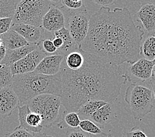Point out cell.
Returning a JSON list of instances; mask_svg holds the SVG:
<instances>
[{"instance_id":"obj_1","label":"cell","mask_w":155,"mask_h":137,"mask_svg":"<svg viewBox=\"0 0 155 137\" xmlns=\"http://www.w3.org/2000/svg\"><path fill=\"white\" fill-rule=\"evenodd\" d=\"M144 32L127 8L101 7L90 17L89 29L80 49L116 66L133 64L141 56Z\"/></svg>"},{"instance_id":"obj_2","label":"cell","mask_w":155,"mask_h":137,"mask_svg":"<svg viewBox=\"0 0 155 137\" xmlns=\"http://www.w3.org/2000/svg\"><path fill=\"white\" fill-rule=\"evenodd\" d=\"M84 56L82 67L76 71L61 65V103L66 112H76L87 101L101 100L113 104L127 83L120 66L107 63L101 59L78 49Z\"/></svg>"},{"instance_id":"obj_3","label":"cell","mask_w":155,"mask_h":137,"mask_svg":"<svg viewBox=\"0 0 155 137\" xmlns=\"http://www.w3.org/2000/svg\"><path fill=\"white\" fill-rule=\"evenodd\" d=\"M12 87L22 104L43 94L61 97V73L60 71L56 75L47 76L33 71L14 75Z\"/></svg>"},{"instance_id":"obj_4","label":"cell","mask_w":155,"mask_h":137,"mask_svg":"<svg viewBox=\"0 0 155 137\" xmlns=\"http://www.w3.org/2000/svg\"><path fill=\"white\" fill-rule=\"evenodd\" d=\"M52 3V1L48 0L15 1L12 23L41 27L43 17Z\"/></svg>"},{"instance_id":"obj_5","label":"cell","mask_w":155,"mask_h":137,"mask_svg":"<svg viewBox=\"0 0 155 137\" xmlns=\"http://www.w3.org/2000/svg\"><path fill=\"white\" fill-rule=\"evenodd\" d=\"M125 101L134 119L141 120L153 110L152 90L138 84H130L125 91Z\"/></svg>"},{"instance_id":"obj_6","label":"cell","mask_w":155,"mask_h":137,"mask_svg":"<svg viewBox=\"0 0 155 137\" xmlns=\"http://www.w3.org/2000/svg\"><path fill=\"white\" fill-rule=\"evenodd\" d=\"M30 110L39 114L43 128H50L58 120L59 110L61 108V97L52 94H43L35 97L27 102Z\"/></svg>"},{"instance_id":"obj_7","label":"cell","mask_w":155,"mask_h":137,"mask_svg":"<svg viewBox=\"0 0 155 137\" xmlns=\"http://www.w3.org/2000/svg\"><path fill=\"white\" fill-rule=\"evenodd\" d=\"M90 17L87 11L68 13V30L78 48L87 34Z\"/></svg>"},{"instance_id":"obj_8","label":"cell","mask_w":155,"mask_h":137,"mask_svg":"<svg viewBox=\"0 0 155 137\" xmlns=\"http://www.w3.org/2000/svg\"><path fill=\"white\" fill-rule=\"evenodd\" d=\"M46 56L48 55L43 50L39 42L35 50L9 67L13 76L35 71L37 67Z\"/></svg>"},{"instance_id":"obj_9","label":"cell","mask_w":155,"mask_h":137,"mask_svg":"<svg viewBox=\"0 0 155 137\" xmlns=\"http://www.w3.org/2000/svg\"><path fill=\"white\" fill-rule=\"evenodd\" d=\"M154 65L153 61L140 58L130 65L125 72L124 76L127 83L132 82V84H137L150 79Z\"/></svg>"},{"instance_id":"obj_10","label":"cell","mask_w":155,"mask_h":137,"mask_svg":"<svg viewBox=\"0 0 155 137\" xmlns=\"http://www.w3.org/2000/svg\"><path fill=\"white\" fill-rule=\"evenodd\" d=\"M18 110L19 125L16 128L26 130L35 134L39 133L43 130V119L41 116L35 112L31 111L29 105L26 104L19 105Z\"/></svg>"},{"instance_id":"obj_11","label":"cell","mask_w":155,"mask_h":137,"mask_svg":"<svg viewBox=\"0 0 155 137\" xmlns=\"http://www.w3.org/2000/svg\"><path fill=\"white\" fill-rule=\"evenodd\" d=\"M65 13L56 4L55 1H52V5L42 20L41 27L48 33L54 34L65 27Z\"/></svg>"},{"instance_id":"obj_12","label":"cell","mask_w":155,"mask_h":137,"mask_svg":"<svg viewBox=\"0 0 155 137\" xmlns=\"http://www.w3.org/2000/svg\"><path fill=\"white\" fill-rule=\"evenodd\" d=\"M19 105V98L12 86L0 90V119L9 117Z\"/></svg>"},{"instance_id":"obj_13","label":"cell","mask_w":155,"mask_h":137,"mask_svg":"<svg viewBox=\"0 0 155 137\" xmlns=\"http://www.w3.org/2000/svg\"><path fill=\"white\" fill-rule=\"evenodd\" d=\"M136 17L149 34L148 36L155 35V2L144 3L136 13Z\"/></svg>"},{"instance_id":"obj_14","label":"cell","mask_w":155,"mask_h":137,"mask_svg":"<svg viewBox=\"0 0 155 137\" xmlns=\"http://www.w3.org/2000/svg\"><path fill=\"white\" fill-rule=\"evenodd\" d=\"M11 29L20 34L28 43L38 44L44 40L45 30L41 27L27 24L12 23Z\"/></svg>"},{"instance_id":"obj_15","label":"cell","mask_w":155,"mask_h":137,"mask_svg":"<svg viewBox=\"0 0 155 137\" xmlns=\"http://www.w3.org/2000/svg\"><path fill=\"white\" fill-rule=\"evenodd\" d=\"M64 56L55 54L48 55L42 60L35 69V73L47 76H54L61 71Z\"/></svg>"},{"instance_id":"obj_16","label":"cell","mask_w":155,"mask_h":137,"mask_svg":"<svg viewBox=\"0 0 155 137\" xmlns=\"http://www.w3.org/2000/svg\"><path fill=\"white\" fill-rule=\"evenodd\" d=\"M117 117L115 110L111 104H107L91 116L90 119L103 129L104 126L114 121Z\"/></svg>"},{"instance_id":"obj_17","label":"cell","mask_w":155,"mask_h":137,"mask_svg":"<svg viewBox=\"0 0 155 137\" xmlns=\"http://www.w3.org/2000/svg\"><path fill=\"white\" fill-rule=\"evenodd\" d=\"M38 46V44H29L28 45L13 50H6L5 57L1 63L10 67L14 63L19 61L24 57L33 51Z\"/></svg>"},{"instance_id":"obj_18","label":"cell","mask_w":155,"mask_h":137,"mask_svg":"<svg viewBox=\"0 0 155 137\" xmlns=\"http://www.w3.org/2000/svg\"><path fill=\"white\" fill-rule=\"evenodd\" d=\"M54 37H59L63 40V45L59 50L56 51V54L62 55L65 56L70 54V52L78 51V47L76 44L73 40L71 36H70L69 30L68 29L64 27L58 31L55 32L53 34Z\"/></svg>"},{"instance_id":"obj_19","label":"cell","mask_w":155,"mask_h":137,"mask_svg":"<svg viewBox=\"0 0 155 137\" xmlns=\"http://www.w3.org/2000/svg\"><path fill=\"white\" fill-rule=\"evenodd\" d=\"M3 42V45L6 50H13L15 49L22 48L29 43L24 39L17 32L10 29L6 33L0 36Z\"/></svg>"},{"instance_id":"obj_20","label":"cell","mask_w":155,"mask_h":137,"mask_svg":"<svg viewBox=\"0 0 155 137\" xmlns=\"http://www.w3.org/2000/svg\"><path fill=\"white\" fill-rule=\"evenodd\" d=\"M107 102L101 100H90L81 107L77 114H78L81 120L90 119L91 116L101 107L106 105Z\"/></svg>"},{"instance_id":"obj_21","label":"cell","mask_w":155,"mask_h":137,"mask_svg":"<svg viewBox=\"0 0 155 137\" xmlns=\"http://www.w3.org/2000/svg\"><path fill=\"white\" fill-rule=\"evenodd\" d=\"M55 3L56 4V1ZM58 3L61 4V6L56 5L64 13H66L68 14L69 13L87 11L84 2L82 0H62V1H58Z\"/></svg>"},{"instance_id":"obj_22","label":"cell","mask_w":155,"mask_h":137,"mask_svg":"<svg viewBox=\"0 0 155 137\" xmlns=\"http://www.w3.org/2000/svg\"><path fill=\"white\" fill-rule=\"evenodd\" d=\"M81 119L78 114L76 112H63L62 119L61 121L58 123V126L61 129L72 128L76 129L79 128Z\"/></svg>"},{"instance_id":"obj_23","label":"cell","mask_w":155,"mask_h":137,"mask_svg":"<svg viewBox=\"0 0 155 137\" xmlns=\"http://www.w3.org/2000/svg\"><path fill=\"white\" fill-rule=\"evenodd\" d=\"M79 129L83 132L91 134L94 135H100L105 137H111L110 134L105 132L103 129L100 128L99 126L97 125L95 123L90 119H83L81 120L79 125Z\"/></svg>"},{"instance_id":"obj_24","label":"cell","mask_w":155,"mask_h":137,"mask_svg":"<svg viewBox=\"0 0 155 137\" xmlns=\"http://www.w3.org/2000/svg\"><path fill=\"white\" fill-rule=\"evenodd\" d=\"M64 60L67 67L72 71H76L82 67L84 58L83 55L78 50L70 52L66 55L64 57Z\"/></svg>"},{"instance_id":"obj_25","label":"cell","mask_w":155,"mask_h":137,"mask_svg":"<svg viewBox=\"0 0 155 137\" xmlns=\"http://www.w3.org/2000/svg\"><path fill=\"white\" fill-rule=\"evenodd\" d=\"M140 55L144 59L153 61L155 59V36H147L141 45Z\"/></svg>"},{"instance_id":"obj_26","label":"cell","mask_w":155,"mask_h":137,"mask_svg":"<svg viewBox=\"0 0 155 137\" xmlns=\"http://www.w3.org/2000/svg\"><path fill=\"white\" fill-rule=\"evenodd\" d=\"M13 76L9 67L0 63V90L12 86Z\"/></svg>"},{"instance_id":"obj_27","label":"cell","mask_w":155,"mask_h":137,"mask_svg":"<svg viewBox=\"0 0 155 137\" xmlns=\"http://www.w3.org/2000/svg\"><path fill=\"white\" fill-rule=\"evenodd\" d=\"M15 1L0 0V19L13 18L15 13Z\"/></svg>"},{"instance_id":"obj_28","label":"cell","mask_w":155,"mask_h":137,"mask_svg":"<svg viewBox=\"0 0 155 137\" xmlns=\"http://www.w3.org/2000/svg\"><path fill=\"white\" fill-rule=\"evenodd\" d=\"M40 45L47 55H55L57 51V49L55 48L51 38H45L40 42Z\"/></svg>"},{"instance_id":"obj_29","label":"cell","mask_w":155,"mask_h":137,"mask_svg":"<svg viewBox=\"0 0 155 137\" xmlns=\"http://www.w3.org/2000/svg\"><path fill=\"white\" fill-rule=\"evenodd\" d=\"M122 137H148V136L142 128L139 126H136L129 131L123 132Z\"/></svg>"},{"instance_id":"obj_30","label":"cell","mask_w":155,"mask_h":137,"mask_svg":"<svg viewBox=\"0 0 155 137\" xmlns=\"http://www.w3.org/2000/svg\"><path fill=\"white\" fill-rule=\"evenodd\" d=\"M4 137H36V135L26 130L15 128L12 132L7 133Z\"/></svg>"},{"instance_id":"obj_31","label":"cell","mask_w":155,"mask_h":137,"mask_svg":"<svg viewBox=\"0 0 155 137\" xmlns=\"http://www.w3.org/2000/svg\"><path fill=\"white\" fill-rule=\"evenodd\" d=\"M64 137H90V135L83 132L79 128H67Z\"/></svg>"},{"instance_id":"obj_32","label":"cell","mask_w":155,"mask_h":137,"mask_svg":"<svg viewBox=\"0 0 155 137\" xmlns=\"http://www.w3.org/2000/svg\"><path fill=\"white\" fill-rule=\"evenodd\" d=\"M12 23V18L0 19V36L11 29Z\"/></svg>"},{"instance_id":"obj_33","label":"cell","mask_w":155,"mask_h":137,"mask_svg":"<svg viewBox=\"0 0 155 137\" xmlns=\"http://www.w3.org/2000/svg\"><path fill=\"white\" fill-rule=\"evenodd\" d=\"M91 2L96 5H100L101 8V7H108L110 5L115 4L117 1L116 0H93Z\"/></svg>"},{"instance_id":"obj_34","label":"cell","mask_w":155,"mask_h":137,"mask_svg":"<svg viewBox=\"0 0 155 137\" xmlns=\"http://www.w3.org/2000/svg\"><path fill=\"white\" fill-rule=\"evenodd\" d=\"M52 43H53L55 48L57 49V51L61 49L63 45V40L59 37H53L52 39Z\"/></svg>"},{"instance_id":"obj_35","label":"cell","mask_w":155,"mask_h":137,"mask_svg":"<svg viewBox=\"0 0 155 137\" xmlns=\"http://www.w3.org/2000/svg\"><path fill=\"white\" fill-rule=\"evenodd\" d=\"M5 52H6V49L5 48L4 46H2V48H0V63H2L3 58L5 57Z\"/></svg>"},{"instance_id":"obj_36","label":"cell","mask_w":155,"mask_h":137,"mask_svg":"<svg viewBox=\"0 0 155 137\" xmlns=\"http://www.w3.org/2000/svg\"><path fill=\"white\" fill-rule=\"evenodd\" d=\"M150 80L153 83H155V65H154L153 68V71H152V75H151Z\"/></svg>"},{"instance_id":"obj_37","label":"cell","mask_w":155,"mask_h":137,"mask_svg":"<svg viewBox=\"0 0 155 137\" xmlns=\"http://www.w3.org/2000/svg\"><path fill=\"white\" fill-rule=\"evenodd\" d=\"M152 92L153 94V98L155 100V83H153V85H152Z\"/></svg>"},{"instance_id":"obj_38","label":"cell","mask_w":155,"mask_h":137,"mask_svg":"<svg viewBox=\"0 0 155 137\" xmlns=\"http://www.w3.org/2000/svg\"><path fill=\"white\" fill-rule=\"evenodd\" d=\"M36 137H55L53 136H48L45 134H40L37 136H36Z\"/></svg>"},{"instance_id":"obj_39","label":"cell","mask_w":155,"mask_h":137,"mask_svg":"<svg viewBox=\"0 0 155 137\" xmlns=\"http://www.w3.org/2000/svg\"><path fill=\"white\" fill-rule=\"evenodd\" d=\"M2 46H3V42H2V40L1 38H0V48H2Z\"/></svg>"},{"instance_id":"obj_40","label":"cell","mask_w":155,"mask_h":137,"mask_svg":"<svg viewBox=\"0 0 155 137\" xmlns=\"http://www.w3.org/2000/svg\"><path fill=\"white\" fill-rule=\"evenodd\" d=\"M153 63H154V65H155V59H154V61H153Z\"/></svg>"}]
</instances>
